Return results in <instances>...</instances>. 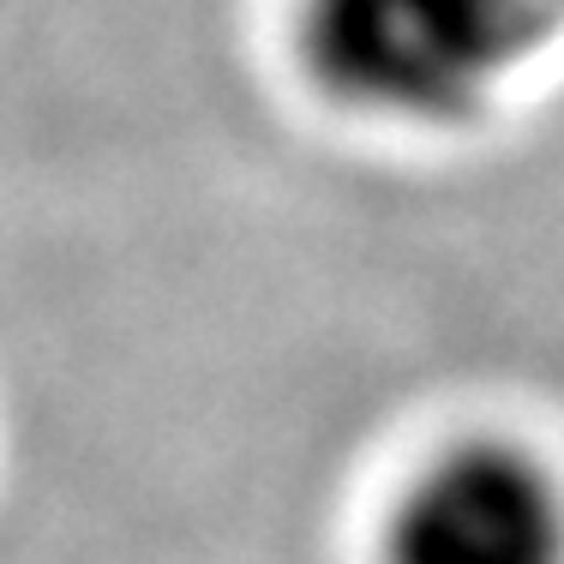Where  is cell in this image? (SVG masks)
<instances>
[{
  "label": "cell",
  "mask_w": 564,
  "mask_h": 564,
  "mask_svg": "<svg viewBox=\"0 0 564 564\" xmlns=\"http://www.w3.org/2000/svg\"><path fill=\"white\" fill-rule=\"evenodd\" d=\"M384 564H564V492L510 438L451 445L402 487Z\"/></svg>",
  "instance_id": "cell-2"
},
{
  "label": "cell",
  "mask_w": 564,
  "mask_h": 564,
  "mask_svg": "<svg viewBox=\"0 0 564 564\" xmlns=\"http://www.w3.org/2000/svg\"><path fill=\"white\" fill-rule=\"evenodd\" d=\"M564 31V0H306L301 61L343 109L456 127Z\"/></svg>",
  "instance_id": "cell-1"
}]
</instances>
